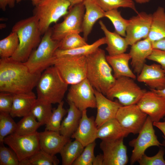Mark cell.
<instances>
[{
    "label": "cell",
    "mask_w": 165,
    "mask_h": 165,
    "mask_svg": "<svg viewBox=\"0 0 165 165\" xmlns=\"http://www.w3.org/2000/svg\"><path fill=\"white\" fill-rule=\"evenodd\" d=\"M41 74L31 73L24 63L1 58L0 91L14 94L31 91Z\"/></svg>",
    "instance_id": "6da1fadb"
},
{
    "label": "cell",
    "mask_w": 165,
    "mask_h": 165,
    "mask_svg": "<svg viewBox=\"0 0 165 165\" xmlns=\"http://www.w3.org/2000/svg\"><path fill=\"white\" fill-rule=\"evenodd\" d=\"M106 56L105 51L99 48L86 56V78L95 90L105 96L116 80Z\"/></svg>",
    "instance_id": "7a4b0ae2"
},
{
    "label": "cell",
    "mask_w": 165,
    "mask_h": 165,
    "mask_svg": "<svg viewBox=\"0 0 165 165\" xmlns=\"http://www.w3.org/2000/svg\"><path fill=\"white\" fill-rule=\"evenodd\" d=\"M12 31L17 34L19 43L16 51L10 58L17 61L25 62L42 39L38 20L34 15L21 20L15 24Z\"/></svg>",
    "instance_id": "3957f363"
},
{
    "label": "cell",
    "mask_w": 165,
    "mask_h": 165,
    "mask_svg": "<svg viewBox=\"0 0 165 165\" xmlns=\"http://www.w3.org/2000/svg\"><path fill=\"white\" fill-rule=\"evenodd\" d=\"M68 85L63 80L53 65L41 73L36 85L37 98L51 104H59L63 101Z\"/></svg>",
    "instance_id": "277c9868"
},
{
    "label": "cell",
    "mask_w": 165,
    "mask_h": 165,
    "mask_svg": "<svg viewBox=\"0 0 165 165\" xmlns=\"http://www.w3.org/2000/svg\"><path fill=\"white\" fill-rule=\"evenodd\" d=\"M52 34V29L50 28L44 34L37 48L24 62L31 73H42L52 65L54 54L59 47L60 41L53 39Z\"/></svg>",
    "instance_id": "5b68a950"
},
{
    "label": "cell",
    "mask_w": 165,
    "mask_h": 165,
    "mask_svg": "<svg viewBox=\"0 0 165 165\" xmlns=\"http://www.w3.org/2000/svg\"><path fill=\"white\" fill-rule=\"evenodd\" d=\"M71 6L67 0H43L35 6L33 15L38 21L42 35H44L53 23H56L68 13Z\"/></svg>",
    "instance_id": "8992f818"
},
{
    "label": "cell",
    "mask_w": 165,
    "mask_h": 165,
    "mask_svg": "<svg viewBox=\"0 0 165 165\" xmlns=\"http://www.w3.org/2000/svg\"><path fill=\"white\" fill-rule=\"evenodd\" d=\"M52 65L68 85L78 83L86 78V56L54 58Z\"/></svg>",
    "instance_id": "52a82bcc"
},
{
    "label": "cell",
    "mask_w": 165,
    "mask_h": 165,
    "mask_svg": "<svg viewBox=\"0 0 165 165\" xmlns=\"http://www.w3.org/2000/svg\"><path fill=\"white\" fill-rule=\"evenodd\" d=\"M147 91L141 89L131 78L122 76L116 79L105 96L113 100L117 98L123 106L137 104Z\"/></svg>",
    "instance_id": "ba28073f"
},
{
    "label": "cell",
    "mask_w": 165,
    "mask_h": 165,
    "mask_svg": "<svg viewBox=\"0 0 165 165\" xmlns=\"http://www.w3.org/2000/svg\"><path fill=\"white\" fill-rule=\"evenodd\" d=\"M85 8L83 2L76 4L69 8L63 21L56 24L52 29V38L60 41L64 37L72 33L82 32V24Z\"/></svg>",
    "instance_id": "9c48e42d"
},
{
    "label": "cell",
    "mask_w": 165,
    "mask_h": 165,
    "mask_svg": "<svg viewBox=\"0 0 165 165\" xmlns=\"http://www.w3.org/2000/svg\"><path fill=\"white\" fill-rule=\"evenodd\" d=\"M153 126V121L148 116L137 137L129 141V145L133 148L130 158L131 165L138 162L148 148L162 146L155 134Z\"/></svg>",
    "instance_id": "30bf717a"
},
{
    "label": "cell",
    "mask_w": 165,
    "mask_h": 165,
    "mask_svg": "<svg viewBox=\"0 0 165 165\" xmlns=\"http://www.w3.org/2000/svg\"><path fill=\"white\" fill-rule=\"evenodd\" d=\"M3 142L15 152L20 162L29 159L40 149L37 131L25 135L13 133L6 137Z\"/></svg>",
    "instance_id": "8fae6325"
},
{
    "label": "cell",
    "mask_w": 165,
    "mask_h": 165,
    "mask_svg": "<svg viewBox=\"0 0 165 165\" xmlns=\"http://www.w3.org/2000/svg\"><path fill=\"white\" fill-rule=\"evenodd\" d=\"M67 100L68 102L73 103L82 111L89 108H96L95 89L86 78L78 83L71 85Z\"/></svg>",
    "instance_id": "7c38bea8"
},
{
    "label": "cell",
    "mask_w": 165,
    "mask_h": 165,
    "mask_svg": "<svg viewBox=\"0 0 165 165\" xmlns=\"http://www.w3.org/2000/svg\"><path fill=\"white\" fill-rule=\"evenodd\" d=\"M148 116L137 104H134L121 106L115 118L130 133L136 134L142 129Z\"/></svg>",
    "instance_id": "4fadbf2b"
},
{
    "label": "cell",
    "mask_w": 165,
    "mask_h": 165,
    "mask_svg": "<svg viewBox=\"0 0 165 165\" xmlns=\"http://www.w3.org/2000/svg\"><path fill=\"white\" fill-rule=\"evenodd\" d=\"M137 13L128 20L125 37L128 46L147 38L150 31L152 14L143 11Z\"/></svg>",
    "instance_id": "5bb4252c"
},
{
    "label": "cell",
    "mask_w": 165,
    "mask_h": 165,
    "mask_svg": "<svg viewBox=\"0 0 165 165\" xmlns=\"http://www.w3.org/2000/svg\"><path fill=\"white\" fill-rule=\"evenodd\" d=\"M123 138L114 140H102L100 147L103 152V165H125L129 159L127 148Z\"/></svg>",
    "instance_id": "9a60e30c"
},
{
    "label": "cell",
    "mask_w": 165,
    "mask_h": 165,
    "mask_svg": "<svg viewBox=\"0 0 165 165\" xmlns=\"http://www.w3.org/2000/svg\"><path fill=\"white\" fill-rule=\"evenodd\" d=\"M137 105L153 122L160 121L165 116V98L151 90L146 91Z\"/></svg>",
    "instance_id": "2e32d148"
},
{
    "label": "cell",
    "mask_w": 165,
    "mask_h": 165,
    "mask_svg": "<svg viewBox=\"0 0 165 165\" xmlns=\"http://www.w3.org/2000/svg\"><path fill=\"white\" fill-rule=\"evenodd\" d=\"M97 113L95 122L98 129L107 121L115 118L119 108L122 106L119 101L108 98L95 90Z\"/></svg>",
    "instance_id": "e0dca14e"
},
{
    "label": "cell",
    "mask_w": 165,
    "mask_h": 165,
    "mask_svg": "<svg viewBox=\"0 0 165 165\" xmlns=\"http://www.w3.org/2000/svg\"><path fill=\"white\" fill-rule=\"evenodd\" d=\"M137 79L139 82L145 83L150 90L165 88V72L160 64H145Z\"/></svg>",
    "instance_id": "ac0fdd59"
},
{
    "label": "cell",
    "mask_w": 165,
    "mask_h": 165,
    "mask_svg": "<svg viewBox=\"0 0 165 165\" xmlns=\"http://www.w3.org/2000/svg\"><path fill=\"white\" fill-rule=\"evenodd\" d=\"M95 120L93 116H88L87 110L83 111L79 126L71 138L79 141L84 147L95 141L97 138L98 128Z\"/></svg>",
    "instance_id": "d6986e66"
},
{
    "label": "cell",
    "mask_w": 165,
    "mask_h": 165,
    "mask_svg": "<svg viewBox=\"0 0 165 165\" xmlns=\"http://www.w3.org/2000/svg\"><path fill=\"white\" fill-rule=\"evenodd\" d=\"M152 42L148 38L143 39L131 46L129 53L131 65L134 73L138 75L145 64L146 60L153 49Z\"/></svg>",
    "instance_id": "ffe728a7"
},
{
    "label": "cell",
    "mask_w": 165,
    "mask_h": 165,
    "mask_svg": "<svg viewBox=\"0 0 165 165\" xmlns=\"http://www.w3.org/2000/svg\"><path fill=\"white\" fill-rule=\"evenodd\" d=\"M39 138L40 149L51 155L60 153L64 146L71 140L60 133L47 130L39 132Z\"/></svg>",
    "instance_id": "44dd1931"
},
{
    "label": "cell",
    "mask_w": 165,
    "mask_h": 165,
    "mask_svg": "<svg viewBox=\"0 0 165 165\" xmlns=\"http://www.w3.org/2000/svg\"><path fill=\"white\" fill-rule=\"evenodd\" d=\"M85 8L82 24L83 37L87 41L96 22L105 17V12L95 0H83L82 2Z\"/></svg>",
    "instance_id": "7402d4cb"
},
{
    "label": "cell",
    "mask_w": 165,
    "mask_h": 165,
    "mask_svg": "<svg viewBox=\"0 0 165 165\" xmlns=\"http://www.w3.org/2000/svg\"><path fill=\"white\" fill-rule=\"evenodd\" d=\"M37 97L32 91L14 94L10 114L13 118L23 117L28 114Z\"/></svg>",
    "instance_id": "603a6c76"
},
{
    "label": "cell",
    "mask_w": 165,
    "mask_h": 165,
    "mask_svg": "<svg viewBox=\"0 0 165 165\" xmlns=\"http://www.w3.org/2000/svg\"><path fill=\"white\" fill-rule=\"evenodd\" d=\"M107 60L113 71L114 77L117 79L122 76L129 77L134 79L136 76L129 66L131 57L129 53H125L106 56Z\"/></svg>",
    "instance_id": "cb8c5ba5"
},
{
    "label": "cell",
    "mask_w": 165,
    "mask_h": 165,
    "mask_svg": "<svg viewBox=\"0 0 165 165\" xmlns=\"http://www.w3.org/2000/svg\"><path fill=\"white\" fill-rule=\"evenodd\" d=\"M99 23L105 35L107 45L105 49L108 55L113 56L125 53L128 46L125 38L115 32L109 31L102 20H100Z\"/></svg>",
    "instance_id": "d4e9b609"
},
{
    "label": "cell",
    "mask_w": 165,
    "mask_h": 165,
    "mask_svg": "<svg viewBox=\"0 0 165 165\" xmlns=\"http://www.w3.org/2000/svg\"><path fill=\"white\" fill-rule=\"evenodd\" d=\"M130 134L115 118L98 129L97 138L102 140H114L127 137Z\"/></svg>",
    "instance_id": "484cf974"
},
{
    "label": "cell",
    "mask_w": 165,
    "mask_h": 165,
    "mask_svg": "<svg viewBox=\"0 0 165 165\" xmlns=\"http://www.w3.org/2000/svg\"><path fill=\"white\" fill-rule=\"evenodd\" d=\"M68 103L69 108L67 110L68 114L61 123L60 133L70 138L79 126L82 111L78 108L73 103Z\"/></svg>",
    "instance_id": "4316f807"
},
{
    "label": "cell",
    "mask_w": 165,
    "mask_h": 165,
    "mask_svg": "<svg viewBox=\"0 0 165 165\" xmlns=\"http://www.w3.org/2000/svg\"><path fill=\"white\" fill-rule=\"evenodd\" d=\"M165 37V11L159 6L152 14L150 31L147 38L153 42Z\"/></svg>",
    "instance_id": "83f0119b"
},
{
    "label": "cell",
    "mask_w": 165,
    "mask_h": 165,
    "mask_svg": "<svg viewBox=\"0 0 165 165\" xmlns=\"http://www.w3.org/2000/svg\"><path fill=\"white\" fill-rule=\"evenodd\" d=\"M106 43L105 38L104 37L99 39L91 44L76 48L67 50L58 49L54 54V59L65 57L87 56L93 53L101 46Z\"/></svg>",
    "instance_id": "f1b7e54d"
},
{
    "label": "cell",
    "mask_w": 165,
    "mask_h": 165,
    "mask_svg": "<svg viewBox=\"0 0 165 165\" xmlns=\"http://www.w3.org/2000/svg\"><path fill=\"white\" fill-rule=\"evenodd\" d=\"M85 147L75 140L68 142L63 147L60 153L62 165H72L83 151Z\"/></svg>",
    "instance_id": "f546056e"
},
{
    "label": "cell",
    "mask_w": 165,
    "mask_h": 165,
    "mask_svg": "<svg viewBox=\"0 0 165 165\" xmlns=\"http://www.w3.org/2000/svg\"><path fill=\"white\" fill-rule=\"evenodd\" d=\"M52 110L51 104L37 98L30 113L42 126L45 125L48 121Z\"/></svg>",
    "instance_id": "4dcf8cb0"
},
{
    "label": "cell",
    "mask_w": 165,
    "mask_h": 165,
    "mask_svg": "<svg viewBox=\"0 0 165 165\" xmlns=\"http://www.w3.org/2000/svg\"><path fill=\"white\" fill-rule=\"evenodd\" d=\"M42 125L36 118L30 112L23 117L16 123L14 133L20 135H25L37 132V129Z\"/></svg>",
    "instance_id": "1f68e13d"
},
{
    "label": "cell",
    "mask_w": 165,
    "mask_h": 165,
    "mask_svg": "<svg viewBox=\"0 0 165 165\" xmlns=\"http://www.w3.org/2000/svg\"><path fill=\"white\" fill-rule=\"evenodd\" d=\"M19 43L17 34L13 31L6 37L0 40L1 58H8L12 57L17 50Z\"/></svg>",
    "instance_id": "d6a6232c"
},
{
    "label": "cell",
    "mask_w": 165,
    "mask_h": 165,
    "mask_svg": "<svg viewBox=\"0 0 165 165\" xmlns=\"http://www.w3.org/2000/svg\"><path fill=\"white\" fill-rule=\"evenodd\" d=\"M59 162L55 155L40 149L29 159L21 161L20 165H57Z\"/></svg>",
    "instance_id": "836d02e7"
},
{
    "label": "cell",
    "mask_w": 165,
    "mask_h": 165,
    "mask_svg": "<svg viewBox=\"0 0 165 165\" xmlns=\"http://www.w3.org/2000/svg\"><path fill=\"white\" fill-rule=\"evenodd\" d=\"M105 17L108 18L112 23L115 32L125 37L128 20L124 18L118 9H114L105 12Z\"/></svg>",
    "instance_id": "e575fe53"
},
{
    "label": "cell",
    "mask_w": 165,
    "mask_h": 165,
    "mask_svg": "<svg viewBox=\"0 0 165 165\" xmlns=\"http://www.w3.org/2000/svg\"><path fill=\"white\" fill-rule=\"evenodd\" d=\"M64 104V102L62 101L58 104L56 108L53 109L52 114L45 125V130L60 133L61 121L67 112V110L63 107Z\"/></svg>",
    "instance_id": "d590c367"
},
{
    "label": "cell",
    "mask_w": 165,
    "mask_h": 165,
    "mask_svg": "<svg viewBox=\"0 0 165 165\" xmlns=\"http://www.w3.org/2000/svg\"><path fill=\"white\" fill-rule=\"evenodd\" d=\"M16 123L10 114L0 112V143L4 144L3 141L7 136L14 133Z\"/></svg>",
    "instance_id": "8d00e7d4"
},
{
    "label": "cell",
    "mask_w": 165,
    "mask_h": 165,
    "mask_svg": "<svg viewBox=\"0 0 165 165\" xmlns=\"http://www.w3.org/2000/svg\"><path fill=\"white\" fill-rule=\"evenodd\" d=\"M88 44L86 41L79 33L67 35L60 41L58 49L61 50L72 49Z\"/></svg>",
    "instance_id": "74e56055"
},
{
    "label": "cell",
    "mask_w": 165,
    "mask_h": 165,
    "mask_svg": "<svg viewBox=\"0 0 165 165\" xmlns=\"http://www.w3.org/2000/svg\"><path fill=\"white\" fill-rule=\"evenodd\" d=\"M105 11L107 12L119 8H129L138 13L133 0H95Z\"/></svg>",
    "instance_id": "f35d334b"
},
{
    "label": "cell",
    "mask_w": 165,
    "mask_h": 165,
    "mask_svg": "<svg viewBox=\"0 0 165 165\" xmlns=\"http://www.w3.org/2000/svg\"><path fill=\"white\" fill-rule=\"evenodd\" d=\"M3 144H0V165H20V161L15 152Z\"/></svg>",
    "instance_id": "ab89813d"
},
{
    "label": "cell",
    "mask_w": 165,
    "mask_h": 165,
    "mask_svg": "<svg viewBox=\"0 0 165 165\" xmlns=\"http://www.w3.org/2000/svg\"><path fill=\"white\" fill-rule=\"evenodd\" d=\"M96 145L94 141L86 146L82 153L72 165H92L95 157L94 150Z\"/></svg>",
    "instance_id": "60d3db41"
},
{
    "label": "cell",
    "mask_w": 165,
    "mask_h": 165,
    "mask_svg": "<svg viewBox=\"0 0 165 165\" xmlns=\"http://www.w3.org/2000/svg\"><path fill=\"white\" fill-rule=\"evenodd\" d=\"M165 151L160 148L154 156H149L144 154L138 162L140 165H165Z\"/></svg>",
    "instance_id": "b9f144b4"
},
{
    "label": "cell",
    "mask_w": 165,
    "mask_h": 165,
    "mask_svg": "<svg viewBox=\"0 0 165 165\" xmlns=\"http://www.w3.org/2000/svg\"><path fill=\"white\" fill-rule=\"evenodd\" d=\"M14 94L5 92L0 93V112L10 114L12 108Z\"/></svg>",
    "instance_id": "7bdbcfd3"
},
{
    "label": "cell",
    "mask_w": 165,
    "mask_h": 165,
    "mask_svg": "<svg viewBox=\"0 0 165 165\" xmlns=\"http://www.w3.org/2000/svg\"><path fill=\"white\" fill-rule=\"evenodd\" d=\"M147 59L159 64L165 72V51L153 49Z\"/></svg>",
    "instance_id": "ee69618b"
},
{
    "label": "cell",
    "mask_w": 165,
    "mask_h": 165,
    "mask_svg": "<svg viewBox=\"0 0 165 165\" xmlns=\"http://www.w3.org/2000/svg\"><path fill=\"white\" fill-rule=\"evenodd\" d=\"M16 0H0V8L4 11L8 6L10 8L14 7Z\"/></svg>",
    "instance_id": "f6af8a7d"
},
{
    "label": "cell",
    "mask_w": 165,
    "mask_h": 165,
    "mask_svg": "<svg viewBox=\"0 0 165 165\" xmlns=\"http://www.w3.org/2000/svg\"><path fill=\"white\" fill-rule=\"evenodd\" d=\"M152 45L153 49L165 51V37L152 42Z\"/></svg>",
    "instance_id": "bcb514c9"
},
{
    "label": "cell",
    "mask_w": 165,
    "mask_h": 165,
    "mask_svg": "<svg viewBox=\"0 0 165 165\" xmlns=\"http://www.w3.org/2000/svg\"><path fill=\"white\" fill-rule=\"evenodd\" d=\"M153 125L159 129L163 134L164 140L162 144V146L165 147V122H153Z\"/></svg>",
    "instance_id": "7dc6e473"
},
{
    "label": "cell",
    "mask_w": 165,
    "mask_h": 165,
    "mask_svg": "<svg viewBox=\"0 0 165 165\" xmlns=\"http://www.w3.org/2000/svg\"><path fill=\"white\" fill-rule=\"evenodd\" d=\"M104 160L103 154H100L94 157L92 165H103Z\"/></svg>",
    "instance_id": "c3c4849f"
},
{
    "label": "cell",
    "mask_w": 165,
    "mask_h": 165,
    "mask_svg": "<svg viewBox=\"0 0 165 165\" xmlns=\"http://www.w3.org/2000/svg\"><path fill=\"white\" fill-rule=\"evenodd\" d=\"M165 98V88L161 90H151Z\"/></svg>",
    "instance_id": "681fc988"
},
{
    "label": "cell",
    "mask_w": 165,
    "mask_h": 165,
    "mask_svg": "<svg viewBox=\"0 0 165 165\" xmlns=\"http://www.w3.org/2000/svg\"><path fill=\"white\" fill-rule=\"evenodd\" d=\"M23 0H16V2L18 3ZM32 2L33 6H36L40 3L43 0H30Z\"/></svg>",
    "instance_id": "f907efd6"
},
{
    "label": "cell",
    "mask_w": 165,
    "mask_h": 165,
    "mask_svg": "<svg viewBox=\"0 0 165 165\" xmlns=\"http://www.w3.org/2000/svg\"><path fill=\"white\" fill-rule=\"evenodd\" d=\"M68 0L70 3L71 6L70 7L74 5L82 2L83 0ZM69 7V8H70Z\"/></svg>",
    "instance_id": "816d5d0a"
},
{
    "label": "cell",
    "mask_w": 165,
    "mask_h": 165,
    "mask_svg": "<svg viewBox=\"0 0 165 165\" xmlns=\"http://www.w3.org/2000/svg\"><path fill=\"white\" fill-rule=\"evenodd\" d=\"M136 3L140 4H143L148 2L151 0H133Z\"/></svg>",
    "instance_id": "f5cc1de1"
},
{
    "label": "cell",
    "mask_w": 165,
    "mask_h": 165,
    "mask_svg": "<svg viewBox=\"0 0 165 165\" xmlns=\"http://www.w3.org/2000/svg\"></svg>",
    "instance_id": "db71d44e"
}]
</instances>
